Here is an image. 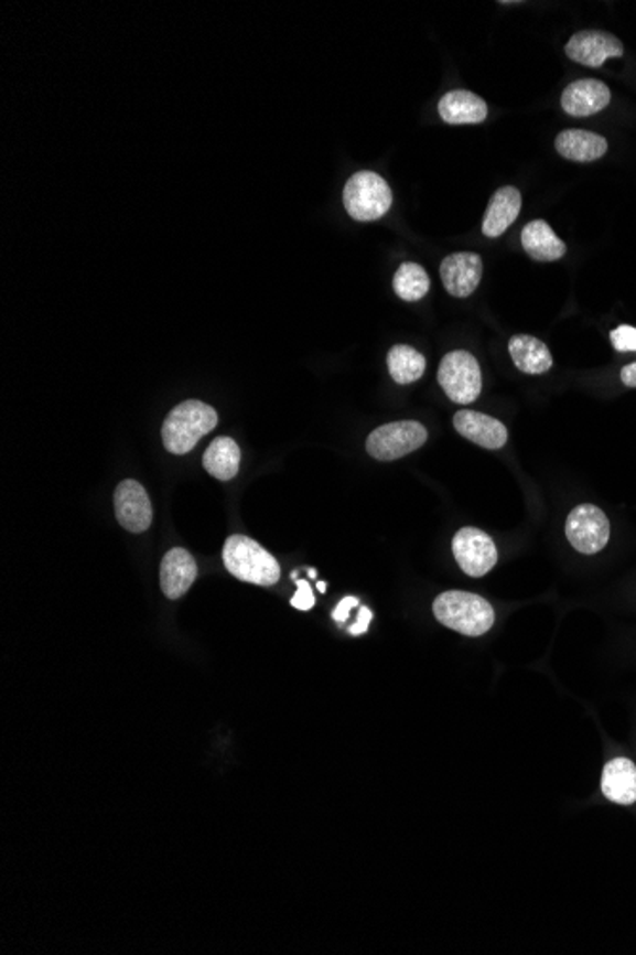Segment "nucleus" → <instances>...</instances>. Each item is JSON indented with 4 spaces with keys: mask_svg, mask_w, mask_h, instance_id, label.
<instances>
[{
    "mask_svg": "<svg viewBox=\"0 0 636 955\" xmlns=\"http://www.w3.org/2000/svg\"><path fill=\"white\" fill-rule=\"evenodd\" d=\"M433 612L442 625L468 637L484 635L496 622L494 607L468 591H444L434 599Z\"/></svg>",
    "mask_w": 636,
    "mask_h": 955,
    "instance_id": "1",
    "label": "nucleus"
},
{
    "mask_svg": "<svg viewBox=\"0 0 636 955\" xmlns=\"http://www.w3.org/2000/svg\"><path fill=\"white\" fill-rule=\"evenodd\" d=\"M217 426V412L203 400H185L172 408L162 426V443L172 454H187Z\"/></svg>",
    "mask_w": 636,
    "mask_h": 955,
    "instance_id": "2",
    "label": "nucleus"
},
{
    "mask_svg": "<svg viewBox=\"0 0 636 955\" xmlns=\"http://www.w3.org/2000/svg\"><path fill=\"white\" fill-rule=\"evenodd\" d=\"M225 569L242 582L274 586L280 580L279 561L248 536H229L224 546Z\"/></svg>",
    "mask_w": 636,
    "mask_h": 955,
    "instance_id": "3",
    "label": "nucleus"
},
{
    "mask_svg": "<svg viewBox=\"0 0 636 955\" xmlns=\"http://www.w3.org/2000/svg\"><path fill=\"white\" fill-rule=\"evenodd\" d=\"M343 204L357 222H376L391 211L392 191L384 178L363 170L349 178L343 190Z\"/></svg>",
    "mask_w": 636,
    "mask_h": 955,
    "instance_id": "4",
    "label": "nucleus"
},
{
    "mask_svg": "<svg viewBox=\"0 0 636 955\" xmlns=\"http://www.w3.org/2000/svg\"><path fill=\"white\" fill-rule=\"evenodd\" d=\"M439 384L448 399L457 405H468L483 391L481 365L468 352L448 353L439 366Z\"/></svg>",
    "mask_w": 636,
    "mask_h": 955,
    "instance_id": "5",
    "label": "nucleus"
},
{
    "mask_svg": "<svg viewBox=\"0 0 636 955\" xmlns=\"http://www.w3.org/2000/svg\"><path fill=\"white\" fill-rule=\"evenodd\" d=\"M425 441L427 429L420 422L405 420V422L385 423L381 428L374 429L366 439V450L379 462H392L408 457L413 450L421 449Z\"/></svg>",
    "mask_w": 636,
    "mask_h": 955,
    "instance_id": "6",
    "label": "nucleus"
},
{
    "mask_svg": "<svg viewBox=\"0 0 636 955\" xmlns=\"http://www.w3.org/2000/svg\"><path fill=\"white\" fill-rule=\"evenodd\" d=\"M567 538L575 551L594 556L606 548L610 540V521L601 507L581 504L567 519Z\"/></svg>",
    "mask_w": 636,
    "mask_h": 955,
    "instance_id": "7",
    "label": "nucleus"
},
{
    "mask_svg": "<svg viewBox=\"0 0 636 955\" xmlns=\"http://www.w3.org/2000/svg\"><path fill=\"white\" fill-rule=\"evenodd\" d=\"M452 549H454L455 561L468 577H484L496 567V544L481 528H462L454 536Z\"/></svg>",
    "mask_w": 636,
    "mask_h": 955,
    "instance_id": "8",
    "label": "nucleus"
},
{
    "mask_svg": "<svg viewBox=\"0 0 636 955\" xmlns=\"http://www.w3.org/2000/svg\"><path fill=\"white\" fill-rule=\"evenodd\" d=\"M115 515L128 533H145L153 523L149 494L138 481H122L115 491Z\"/></svg>",
    "mask_w": 636,
    "mask_h": 955,
    "instance_id": "9",
    "label": "nucleus"
},
{
    "mask_svg": "<svg viewBox=\"0 0 636 955\" xmlns=\"http://www.w3.org/2000/svg\"><path fill=\"white\" fill-rule=\"evenodd\" d=\"M567 56L585 67H602L610 57L623 56V44L617 36L606 31H580L568 41Z\"/></svg>",
    "mask_w": 636,
    "mask_h": 955,
    "instance_id": "10",
    "label": "nucleus"
},
{
    "mask_svg": "<svg viewBox=\"0 0 636 955\" xmlns=\"http://www.w3.org/2000/svg\"><path fill=\"white\" fill-rule=\"evenodd\" d=\"M441 277L448 294L467 298L483 279V258L475 253L452 254L442 260Z\"/></svg>",
    "mask_w": 636,
    "mask_h": 955,
    "instance_id": "11",
    "label": "nucleus"
},
{
    "mask_svg": "<svg viewBox=\"0 0 636 955\" xmlns=\"http://www.w3.org/2000/svg\"><path fill=\"white\" fill-rule=\"evenodd\" d=\"M610 88L596 78H581L562 92V109L570 117H591L610 106Z\"/></svg>",
    "mask_w": 636,
    "mask_h": 955,
    "instance_id": "12",
    "label": "nucleus"
},
{
    "mask_svg": "<svg viewBox=\"0 0 636 955\" xmlns=\"http://www.w3.org/2000/svg\"><path fill=\"white\" fill-rule=\"evenodd\" d=\"M454 428L460 436L468 439L471 443L478 444L483 449L497 450L505 447L509 433L504 423L497 418L475 412V410H460L454 416Z\"/></svg>",
    "mask_w": 636,
    "mask_h": 955,
    "instance_id": "13",
    "label": "nucleus"
},
{
    "mask_svg": "<svg viewBox=\"0 0 636 955\" xmlns=\"http://www.w3.org/2000/svg\"><path fill=\"white\" fill-rule=\"evenodd\" d=\"M196 578V562L187 549H170L161 562V590L169 599H180Z\"/></svg>",
    "mask_w": 636,
    "mask_h": 955,
    "instance_id": "14",
    "label": "nucleus"
},
{
    "mask_svg": "<svg viewBox=\"0 0 636 955\" xmlns=\"http://www.w3.org/2000/svg\"><path fill=\"white\" fill-rule=\"evenodd\" d=\"M522 208V195L517 187L505 185L489 198L488 211L484 214L483 233L489 239L504 235L515 224Z\"/></svg>",
    "mask_w": 636,
    "mask_h": 955,
    "instance_id": "15",
    "label": "nucleus"
},
{
    "mask_svg": "<svg viewBox=\"0 0 636 955\" xmlns=\"http://www.w3.org/2000/svg\"><path fill=\"white\" fill-rule=\"evenodd\" d=\"M602 794L617 805L636 803V765L627 758H615L602 771Z\"/></svg>",
    "mask_w": 636,
    "mask_h": 955,
    "instance_id": "16",
    "label": "nucleus"
},
{
    "mask_svg": "<svg viewBox=\"0 0 636 955\" xmlns=\"http://www.w3.org/2000/svg\"><path fill=\"white\" fill-rule=\"evenodd\" d=\"M439 115L448 125H478L488 117V106L468 90H452L439 101Z\"/></svg>",
    "mask_w": 636,
    "mask_h": 955,
    "instance_id": "17",
    "label": "nucleus"
},
{
    "mask_svg": "<svg viewBox=\"0 0 636 955\" xmlns=\"http://www.w3.org/2000/svg\"><path fill=\"white\" fill-rule=\"evenodd\" d=\"M554 148L568 161L594 162L606 155L608 141L588 130H564L557 136Z\"/></svg>",
    "mask_w": 636,
    "mask_h": 955,
    "instance_id": "18",
    "label": "nucleus"
},
{
    "mask_svg": "<svg viewBox=\"0 0 636 955\" xmlns=\"http://www.w3.org/2000/svg\"><path fill=\"white\" fill-rule=\"evenodd\" d=\"M522 248L538 261L560 260L567 254V245L554 235L546 219H533L522 229Z\"/></svg>",
    "mask_w": 636,
    "mask_h": 955,
    "instance_id": "19",
    "label": "nucleus"
},
{
    "mask_svg": "<svg viewBox=\"0 0 636 955\" xmlns=\"http://www.w3.org/2000/svg\"><path fill=\"white\" fill-rule=\"evenodd\" d=\"M509 353L520 373L546 374L551 371L552 357L549 347L530 334L510 337Z\"/></svg>",
    "mask_w": 636,
    "mask_h": 955,
    "instance_id": "20",
    "label": "nucleus"
},
{
    "mask_svg": "<svg viewBox=\"0 0 636 955\" xmlns=\"http://www.w3.org/2000/svg\"><path fill=\"white\" fill-rule=\"evenodd\" d=\"M204 470L219 481H231L240 470V449L231 437H217L203 457Z\"/></svg>",
    "mask_w": 636,
    "mask_h": 955,
    "instance_id": "21",
    "label": "nucleus"
},
{
    "mask_svg": "<svg viewBox=\"0 0 636 955\" xmlns=\"http://www.w3.org/2000/svg\"><path fill=\"white\" fill-rule=\"evenodd\" d=\"M387 366L392 379L400 386H406L418 382L425 374V357L410 345H392L387 355Z\"/></svg>",
    "mask_w": 636,
    "mask_h": 955,
    "instance_id": "22",
    "label": "nucleus"
},
{
    "mask_svg": "<svg viewBox=\"0 0 636 955\" xmlns=\"http://www.w3.org/2000/svg\"><path fill=\"white\" fill-rule=\"evenodd\" d=\"M392 287H395L397 296L402 298L405 302H418V300H421L429 292L431 281H429V275H427L425 269L420 264L406 261V264L399 267V271L395 273Z\"/></svg>",
    "mask_w": 636,
    "mask_h": 955,
    "instance_id": "23",
    "label": "nucleus"
},
{
    "mask_svg": "<svg viewBox=\"0 0 636 955\" xmlns=\"http://www.w3.org/2000/svg\"><path fill=\"white\" fill-rule=\"evenodd\" d=\"M614 350L622 353L636 352V329L629 324H622L610 334Z\"/></svg>",
    "mask_w": 636,
    "mask_h": 955,
    "instance_id": "24",
    "label": "nucleus"
},
{
    "mask_svg": "<svg viewBox=\"0 0 636 955\" xmlns=\"http://www.w3.org/2000/svg\"><path fill=\"white\" fill-rule=\"evenodd\" d=\"M290 603L298 611H311L315 607V595H313L311 586L305 580L298 582V591H295V595Z\"/></svg>",
    "mask_w": 636,
    "mask_h": 955,
    "instance_id": "25",
    "label": "nucleus"
},
{
    "mask_svg": "<svg viewBox=\"0 0 636 955\" xmlns=\"http://www.w3.org/2000/svg\"><path fill=\"white\" fill-rule=\"evenodd\" d=\"M358 607V599L355 598H345L342 603L337 604L336 611H334V620H336L337 624H343V622H347L349 619L351 609H355Z\"/></svg>",
    "mask_w": 636,
    "mask_h": 955,
    "instance_id": "26",
    "label": "nucleus"
},
{
    "mask_svg": "<svg viewBox=\"0 0 636 955\" xmlns=\"http://www.w3.org/2000/svg\"><path fill=\"white\" fill-rule=\"evenodd\" d=\"M370 609H368V607H360V611H358L357 624L351 625V635H363V633L368 632V625H370Z\"/></svg>",
    "mask_w": 636,
    "mask_h": 955,
    "instance_id": "27",
    "label": "nucleus"
},
{
    "mask_svg": "<svg viewBox=\"0 0 636 955\" xmlns=\"http://www.w3.org/2000/svg\"><path fill=\"white\" fill-rule=\"evenodd\" d=\"M622 382L627 387H636V363H633V365L623 366Z\"/></svg>",
    "mask_w": 636,
    "mask_h": 955,
    "instance_id": "28",
    "label": "nucleus"
},
{
    "mask_svg": "<svg viewBox=\"0 0 636 955\" xmlns=\"http://www.w3.org/2000/svg\"><path fill=\"white\" fill-rule=\"evenodd\" d=\"M319 591H322V593H324V591H326V583L319 582Z\"/></svg>",
    "mask_w": 636,
    "mask_h": 955,
    "instance_id": "29",
    "label": "nucleus"
}]
</instances>
